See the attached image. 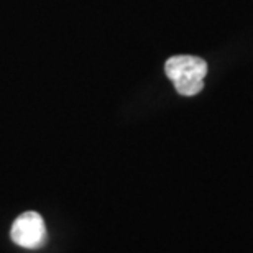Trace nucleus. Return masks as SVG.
I'll list each match as a JSON object with an SVG mask.
<instances>
[{"mask_svg": "<svg viewBox=\"0 0 253 253\" xmlns=\"http://www.w3.org/2000/svg\"><path fill=\"white\" fill-rule=\"evenodd\" d=\"M165 71L181 95L191 97L204 89L207 63L202 58L189 56V54L173 56L166 61Z\"/></svg>", "mask_w": 253, "mask_h": 253, "instance_id": "obj_1", "label": "nucleus"}, {"mask_svg": "<svg viewBox=\"0 0 253 253\" xmlns=\"http://www.w3.org/2000/svg\"><path fill=\"white\" fill-rule=\"evenodd\" d=\"M10 237H12L13 244L28 250L42 249L44 242L48 239L46 225H44L43 217L38 212L28 211L20 214L15 219L12 230H10Z\"/></svg>", "mask_w": 253, "mask_h": 253, "instance_id": "obj_2", "label": "nucleus"}]
</instances>
